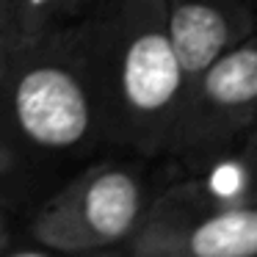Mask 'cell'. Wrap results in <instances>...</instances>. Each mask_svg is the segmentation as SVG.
Masks as SVG:
<instances>
[{
	"instance_id": "1",
	"label": "cell",
	"mask_w": 257,
	"mask_h": 257,
	"mask_svg": "<svg viewBox=\"0 0 257 257\" xmlns=\"http://www.w3.org/2000/svg\"><path fill=\"white\" fill-rule=\"evenodd\" d=\"M72 25L94 78L105 144L163 155L188 86L163 3L100 0Z\"/></svg>"
},
{
	"instance_id": "2",
	"label": "cell",
	"mask_w": 257,
	"mask_h": 257,
	"mask_svg": "<svg viewBox=\"0 0 257 257\" xmlns=\"http://www.w3.org/2000/svg\"><path fill=\"white\" fill-rule=\"evenodd\" d=\"M105 144L94 78L72 23L0 64V166L75 158Z\"/></svg>"
},
{
	"instance_id": "3",
	"label": "cell",
	"mask_w": 257,
	"mask_h": 257,
	"mask_svg": "<svg viewBox=\"0 0 257 257\" xmlns=\"http://www.w3.org/2000/svg\"><path fill=\"white\" fill-rule=\"evenodd\" d=\"M144 177L127 163L102 161L56 191L31 221V238L69 257L124 251L150 207Z\"/></svg>"
},
{
	"instance_id": "4",
	"label": "cell",
	"mask_w": 257,
	"mask_h": 257,
	"mask_svg": "<svg viewBox=\"0 0 257 257\" xmlns=\"http://www.w3.org/2000/svg\"><path fill=\"white\" fill-rule=\"evenodd\" d=\"M124 257H257V199L177 183L150 202Z\"/></svg>"
},
{
	"instance_id": "5",
	"label": "cell",
	"mask_w": 257,
	"mask_h": 257,
	"mask_svg": "<svg viewBox=\"0 0 257 257\" xmlns=\"http://www.w3.org/2000/svg\"><path fill=\"white\" fill-rule=\"evenodd\" d=\"M257 124V31L188 78L163 155L210 166Z\"/></svg>"
},
{
	"instance_id": "6",
	"label": "cell",
	"mask_w": 257,
	"mask_h": 257,
	"mask_svg": "<svg viewBox=\"0 0 257 257\" xmlns=\"http://www.w3.org/2000/svg\"><path fill=\"white\" fill-rule=\"evenodd\" d=\"M188 78L257 31V0H161Z\"/></svg>"
},
{
	"instance_id": "7",
	"label": "cell",
	"mask_w": 257,
	"mask_h": 257,
	"mask_svg": "<svg viewBox=\"0 0 257 257\" xmlns=\"http://www.w3.org/2000/svg\"><path fill=\"white\" fill-rule=\"evenodd\" d=\"M14 45H31L64 25V0H9Z\"/></svg>"
},
{
	"instance_id": "8",
	"label": "cell",
	"mask_w": 257,
	"mask_h": 257,
	"mask_svg": "<svg viewBox=\"0 0 257 257\" xmlns=\"http://www.w3.org/2000/svg\"><path fill=\"white\" fill-rule=\"evenodd\" d=\"M232 155H235V161L246 169V174L251 177V183L257 185V127L243 136V141L238 144V150H235Z\"/></svg>"
},
{
	"instance_id": "9",
	"label": "cell",
	"mask_w": 257,
	"mask_h": 257,
	"mask_svg": "<svg viewBox=\"0 0 257 257\" xmlns=\"http://www.w3.org/2000/svg\"><path fill=\"white\" fill-rule=\"evenodd\" d=\"M14 47V31H12V17H9V0H0V64Z\"/></svg>"
},
{
	"instance_id": "10",
	"label": "cell",
	"mask_w": 257,
	"mask_h": 257,
	"mask_svg": "<svg viewBox=\"0 0 257 257\" xmlns=\"http://www.w3.org/2000/svg\"><path fill=\"white\" fill-rule=\"evenodd\" d=\"M97 3H100V0H64V25L80 20L86 12H91Z\"/></svg>"
},
{
	"instance_id": "11",
	"label": "cell",
	"mask_w": 257,
	"mask_h": 257,
	"mask_svg": "<svg viewBox=\"0 0 257 257\" xmlns=\"http://www.w3.org/2000/svg\"><path fill=\"white\" fill-rule=\"evenodd\" d=\"M0 257H69V254H58V251H50V249H23V251H3Z\"/></svg>"
},
{
	"instance_id": "12",
	"label": "cell",
	"mask_w": 257,
	"mask_h": 257,
	"mask_svg": "<svg viewBox=\"0 0 257 257\" xmlns=\"http://www.w3.org/2000/svg\"><path fill=\"white\" fill-rule=\"evenodd\" d=\"M6 246H9V221L3 216V207H0V254L6 251Z\"/></svg>"
},
{
	"instance_id": "13",
	"label": "cell",
	"mask_w": 257,
	"mask_h": 257,
	"mask_svg": "<svg viewBox=\"0 0 257 257\" xmlns=\"http://www.w3.org/2000/svg\"><path fill=\"white\" fill-rule=\"evenodd\" d=\"M89 257H124V251H102V254H89Z\"/></svg>"
},
{
	"instance_id": "14",
	"label": "cell",
	"mask_w": 257,
	"mask_h": 257,
	"mask_svg": "<svg viewBox=\"0 0 257 257\" xmlns=\"http://www.w3.org/2000/svg\"><path fill=\"white\" fill-rule=\"evenodd\" d=\"M254 127H257V124H254ZM254 127H251V130H254Z\"/></svg>"
}]
</instances>
